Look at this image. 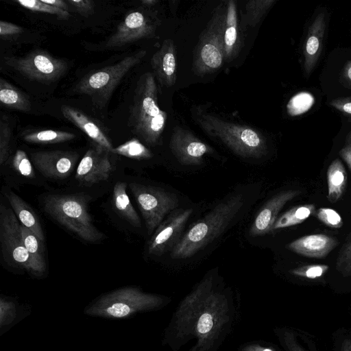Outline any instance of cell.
<instances>
[{
  "label": "cell",
  "mask_w": 351,
  "mask_h": 351,
  "mask_svg": "<svg viewBox=\"0 0 351 351\" xmlns=\"http://www.w3.org/2000/svg\"><path fill=\"white\" fill-rule=\"evenodd\" d=\"M0 101L15 110L28 112L31 109L29 97L3 78L0 79Z\"/></svg>",
  "instance_id": "29"
},
{
  "label": "cell",
  "mask_w": 351,
  "mask_h": 351,
  "mask_svg": "<svg viewBox=\"0 0 351 351\" xmlns=\"http://www.w3.org/2000/svg\"><path fill=\"white\" fill-rule=\"evenodd\" d=\"M2 192L20 223L31 230L44 243L45 235L40 221L32 208L10 189L3 187Z\"/></svg>",
  "instance_id": "23"
},
{
  "label": "cell",
  "mask_w": 351,
  "mask_h": 351,
  "mask_svg": "<svg viewBox=\"0 0 351 351\" xmlns=\"http://www.w3.org/2000/svg\"><path fill=\"white\" fill-rule=\"evenodd\" d=\"M63 116L91 138L96 145L112 153L113 146L98 124L79 110L66 105L60 108Z\"/></svg>",
  "instance_id": "22"
},
{
  "label": "cell",
  "mask_w": 351,
  "mask_h": 351,
  "mask_svg": "<svg viewBox=\"0 0 351 351\" xmlns=\"http://www.w3.org/2000/svg\"><path fill=\"white\" fill-rule=\"evenodd\" d=\"M348 312H349V314L351 315V304L350 305V306L348 308Z\"/></svg>",
  "instance_id": "50"
},
{
  "label": "cell",
  "mask_w": 351,
  "mask_h": 351,
  "mask_svg": "<svg viewBox=\"0 0 351 351\" xmlns=\"http://www.w3.org/2000/svg\"><path fill=\"white\" fill-rule=\"evenodd\" d=\"M244 204L241 194H234L217 204L204 217L191 225L171 252L173 259L193 256L217 238L241 210Z\"/></svg>",
  "instance_id": "2"
},
{
  "label": "cell",
  "mask_w": 351,
  "mask_h": 351,
  "mask_svg": "<svg viewBox=\"0 0 351 351\" xmlns=\"http://www.w3.org/2000/svg\"><path fill=\"white\" fill-rule=\"evenodd\" d=\"M167 114L158 103L154 75L147 72L137 82L129 117L132 132L147 145L156 146L160 141Z\"/></svg>",
  "instance_id": "4"
},
{
  "label": "cell",
  "mask_w": 351,
  "mask_h": 351,
  "mask_svg": "<svg viewBox=\"0 0 351 351\" xmlns=\"http://www.w3.org/2000/svg\"><path fill=\"white\" fill-rule=\"evenodd\" d=\"M273 332L284 351H321L315 335L302 328L278 326Z\"/></svg>",
  "instance_id": "21"
},
{
  "label": "cell",
  "mask_w": 351,
  "mask_h": 351,
  "mask_svg": "<svg viewBox=\"0 0 351 351\" xmlns=\"http://www.w3.org/2000/svg\"><path fill=\"white\" fill-rule=\"evenodd\" d=\"M276 1L275 0L247 1L245 7V13L241 21L242 25L255 27Z\"/></svg>",
  "instance_id": "32"
},
{
  "label": "cell",
  "mask_w": 351,
  "mask_h": 351,
  "mask_svg": "<svg viewBox=\"0 0 351 351\" xmlns=\"http://www.w3.org/2000/svg\"><path fill=\"white\" fill-rule=\"evenodd\" d=\"M237 351H284V350L270 341L252 340L241 344Z\"/></svg>",
  "instance_id": "41"
},
{
  "label": "cell",
  "mask_w": 351,
  "mask_h": 351,
  "mask_svg": "<svg viewBox=\"0 0 351 351\" xmlns=\"http://www.w3.org/2000/svg\"><path fill=\"white\" fill-rule=\"evenodd\" d=\"M20 230L24 245L33 264L36 276H42L47 268L43 250L44 244L31 230L21 223Z\"/></svg>",
  "instance_id": "28"
},
{
  "label": "cell",
  "mask_w": 351,
  "mask_h": 351,
  "mask_svg": "<svg viewBox=\"0 0 351 351\" xmlns=\"http://www.w3.org/2000/svg\"><path fill=\"white\" fill-rule=\"evenodd\" d=\"M151 65L159 83L166 87L173 86L176 81V51L173 40L163 41L160 49L151 58Z\"/></svg>",
  "instance_id": "19"
},
{
  "label": "cell",
  "mask_w": 351,
  "mask_h": 351,
  "mask_svg": "<svg viewBox=\"0 0 351 351\" xmlns=\"http://www.w3.org/2000/svg\"><path fill=\"white\" fill-rule=\"evenodd\" d=\"M5 61L27 78L44 84L56 82L68 69L65 60L38 49L23 56L8 58Z\"/></svg>",
  "instance_id": "11"
},
{
  "label": "cell",
  "mask_w": 351,
  "mask_h": 351,
  "mask_svg": "<svg viewBox=\"0 0 351 351\" xmlns=\"http://www.w3.org/2000/svg\"><path fill=\"white\" fill-rule=\"evenodd\" d=\"M67 3L81 15L87 16L94 12L95 2L91 0H67Z\"/></svg>",
  "instance_id": "42"
},
{
  "label": "cell",
  "mask_w": 351,
  "mask_h": 351,
  "mask_svg": "<svg viewBox=\"0 0 351 351\" xmlns=\"http://www.w3.org/2000/svg\"><path fill=\"white\" fill-rule=\"evenodd\" d=\"M0 243L3 257L9 265L36 276L23 241L20 222L12 209L2 203L0 205Z\"/></svg>",
  "instance_id": "10"
},
{
  "label": "cell",
  "mask_w": 351,
  "mask_h": 351,
  "mask_svg": "<svg viewBox=\"0 0 351 351\" xmlns=\"http://www.w3.org/2000/svg\"><path fill=\"white\" fill-rule=\"evenodd\" d=\"M328 200L334 204L338 202L345 193L347 186V172L339 158L335 159L327 169Z\"/></svg>",
  "instance_id": "27"
},
{
  "label": "cell",
  "mask_w": 351,
  "mask_h": 351,
  "mask_svg": "<svg viewBox=\"0 0 351 351\" xmlns=\"http://www.w3.org/2000/svg\"><path fill=\"white\" fill-rule=\"evenodd\" d=\"M141 3L143 5L151 6V5H153L156 4V3H158V1H156V0H143V1H141Z\"/></svg>",
  "instance_id": "48"
},
{
  "label": "cell",
  "mask_w": 351,
  "mask_h": 351,
  "mask_svg": "<svg viewBox=\"0 0 351 351\" xmlns=\"http://www.w3.org/2000/svg\"><path fill=\"white\" fill-rule=\"evenodd\" d=\"M194 115L206 134L221 141L235 154L245 158H260L266 154L267 141L256 129L224 120L212 113L199 111Z\"/></svg>",
  "instance_id": "5"
},
{
  "label": "cell",
  "mask_w": 351,
  "mask_h": 351,
  "mask_svg": "<svg viewBox=\"0 0 351 351\" xmlns=\"http://www.w3.org/2000/svg\"><path fill=\"white\" fill-rule=\"evenodd\" d=\"M192 213V208H179L171 212L149 239L147 245L149 254L160 256L171 247L173 249Z\"/></svg>",
  "instance_id": "13"
},
{
  "label": "cell",
  "mask_w": 351,
  "mask_h": 351,
  "mask_svg": "<svg viewBox=\"0 0 351 351\" xmlns=\"http://www.w3.org/2000/svg\"><path fill=\"white\" fill-rule=\"evenodd\" d=\"M329 270L328 265L311 264L293 268L289 270V274L304 281L325 283V277Z\"/></svg>",
  "instance_id": "33"
},
{
  "label": "cell",
  "mask_w": 351,
  "mask_h": 351,
  "mask_svg": "<svg viewBox=\"0 0 351 351\" xmlns=\"http://www.w3.org/2000/svg\"><path fill=\"white\" fill-rule=\"evenodd\" d=\"M109 154L97 145L88 149L78 164L75 179L87 186L107 180L112 171Z\"/></svg>",
  "instance_id": "16"
},
{
  "label": "cell",
  "mask_w": 351,
  "mask_h": 351,
  "mask_svg": "<svg viewBox=\"0 0 351 351\" xmlns=\"http://www.w3.org/2000/svg\"><path fill=\"white\" fill-rule=\"evenodd\" d=\"M86 194H50L43 200L45 212L81 239L95 243L105 237L93 222Z\"/></svg>",
  "instance_id": "6"
},
{
  "label": "cell",
  "mask_w": 351,
  "mask_h": 351,
  "mask_svg": "<svg viewBox=\"0 0 351 351\" xmlns=\"http://www.w3.org/2000/svg\"><path fill=\"white\" fill-rule=\"evenodd\" d=\"M127 184L117 182L113 188L112 203L117 214L134 228H141V221L126 192Z\"/></svg>",
  "instance_id": "26"
},
{
  "label": "cell",
  "mask_w": 351,
  "mask_h": 351,
  "mask_svg": "<svg viewBox=\"0 0 351 351\" xmlns=\"http://www.w3.org/2000/svg\"><path fill=\"white\" fill-rule=\"evenodd\" d=\"M11 127L7 117L2 116L0 121V164L2 165L8 159L11 139Z\"/></svg>",
  "instance_id": "39"
},
{
  "label": "cell",
  "mask_w": 351,
  "mask_h": 351,
  "mask_svg": "<svg viewBox=\"0 0 351 351\" xmlns=\"http://www.w3.org/2000/svg\"><path fill=\"white\" fill-rule=\"evenodd\" d=\"M298 189L282 191L270 198L256 215L249 234L251 236H262L272 232V228L278 213L289 201L301 194Z\"/></svg>",
  "instance_id": "18"
},
{
  "label": "cell",
  "mask_w": 351,
  "mask_h": 351,
  "mask_svg": "<svg viewBox=\"0 0 351 351\" xmlns=\"http://www.w3.org/2000/svg\"><path fill=\"white\" fill-rule=\"evenodd\" d=\"M23 30V27L21 26L5 21H0V36L1 38H9L19 35Z\"/></svg>",
  "instance_id": "43"
},
{
  "label": "cell",
  "mask_w": 351,
  "mask_h": 351,
  "mask_svg": "<svg viewBox=\"0 0 351 351\" xmlns=\"http://www.w3.org/2000/svg\"><path fill=\"white\" fill-rule=\"evenodd\" d=\"M341 77L342 83L351 88V61L348 62L344 65Z\"/></svg>",
  "instance_id": "45"
},
{
  "label": "cell",
  "mask_w": 351,
  "mask_h": 351,
  "mask_svg": "<svg viewBox=\"0 0 351 351\" xmlns=\"http://www.w3.org/2000/svg\"><path fill=\"white\" fill-rule=\"evenodd\" d=\"M332 351H351V328L340 327L331 335Z\"/></svg>",
  "instance_id": "38"
},
{
  "label": "cell",
  "mask_w": 351,
  "mask_h": 351,
  "mask_svg": "<svg viewBox=\"0 0 351 351\" xmlns=\"http://www.w3.org/2000/svg\"></svg>",
  "instance_id": "51"
},
{
  "label": "cell",
  "mask_w": 351,
  "mask_h": 351,
  "mask_svg": "<svg viewBox=\"0 0 351 351\" xmlns=\"http://www.w3.org/2000/svg\"><path fill=\"white\" fill-rule=\"evenodd\" d=\"M239 297L206 276L177 306L165 328L162 344L179 351L195 341L189 351H218L241 319Z\"/></svg>",
  "instance_id": "1"
},
{
  "label": "cell",
  "mask_w": 351,
  "mask_h": 351,
  "mask_svg": "<svg viewBox=\"0 0 351 351\" xmlns=\"http://www.w3.org/2000/svg\"><path fill=\"white\" fill-rule=\"evenodd\" d=\"M75 137L73 133L66 131L43 130L25 132L21 138L29 143L55 144L69 141Z\"/></svg>",
  "instance_id": "31"
},
{
  "label": "cell",
  "mask_w": 351,
  "mask_h": 351,
  "mask_svg": "<svg viewBox=\"0 0 351 351\" xmlns=\"http://www.w3.org/2000/svg\"><path fill=\"white\" fill-rule=\"evenodd\" d=\"M336 238L324 234H312L300 237L287 245V248L300 256L324 258L337 245Z\"/></svg>",
  "instance_id": "20"
},
{
  "label": "cell",
  "mask_w": 351,
  "mask_h": 351,
  "mask_svg": "<svg viewBox=\"0 0 351 351\" xmlns=\"http://www.w3.org/2000/svg\"><path fill=\"white\" fill-rule=\"evenodd\" d=\"M129 187L149 234H152L164 218L178 206L179 199L176 195L163 189L136 182H131Z\"/></svg>",
  "instance_id": "9"
},
{
  "label": "cell",
  "mask_w": 351,
  "mask_h": 351,
  "mask_svg": "<svg viewBox=\"0 0 351 351\" xmlns=\"http://www.w3.org/2000/svg\"><path fill=\"white\" fill-rule=\"evenodd\" d=\"M146 53V51L140 50L116 64L86 75L75 86V92L89 95L95 104H105L121 80L142 60Z\"/></svg>",
  "instance_id": "7"
},
{
  "label": "cell",
  "mask_w": 351,
  "mask_h": 351,
  "mask_svg": "<svg viewBox=\"0 0 351 351\" xmlns=\"http://www.w3.org/2000/svg\"><path fill=\"white\" fill-rule=\"evenodd\" d=\"M45 3L51 5L57 8L68 11L69 12V4L66 1L63 0H42Z\"/></svg>",
  "instance_id": "47"
},
{
  "label": "cell",
  "mask_w": 351,
  "mask_h": 351,
  "mask_svg": "<svg viewBox=\"0 0 351 351\" xmlns=\"http://www.w3.org/2000/svg\"><path fill=\"white\" fill-rule=\"evenodd\" d=\"M32 165L23 150L18 149L16 152L12 160V167L16 173L27 178H34L35 172Z\"/></svg>",
  "instance_id": "37"
},
{
  "label": "cell",
  "mask_w": 351,
  "mask_h": 351,
  "mask_svg": "<svg viewBox=\"0 0 351 351\" xmlns=\"http://www.w3.org/2000/svg\"><path fill=\"white\" fill-rule=\"evenodd\" d=\"M171 301L169 296L145 292L137 287H125L97 297L85 307L84 313L105 319H127L161 310Z\"/></svg>",
  "instance_id": "3"
},
{
  "label": "cell",
  "mask_w": 351,
  "mask_h": 351,
  "mask_svg": "<svg viewBox=\"0 0 351 351\" xmlns=\"http://www.w3.org/2000/svg\"><path fill=\"white\" fill-rule=\"evenodd\" d=\"M169 147L177 161L187 166L201 165L204 155L213 152L210 146L180 126L173 128Z\"/></svg>",
  "instance_id": "14"
},
{
  "label": "cell",
  "mask_w": 351,
  "mask_h": 351,
  "mask_svg": "<svg viewBox=\"0 0 351 351\" xmlns=\"http://www.w3.org/2000/svg\"><path fill=\"white\" fill-rule=\"evenodd\" d=\"M335 269L341 278L344 279L351 278V232L339 252Z\"/></svg>",
  "instance_id": "35"
},
{
  "label": "cell",
  "mask_w": 351,
  "mask_h": 351,
  "mask_svg": "<svg viewBox=\"0 0 351 351\" xmlns=\"http://www.w3.org/2000/svg\"><path fill=\"white\" fill-rule=\"evenodd\" d=\"M159 24L158 19L149 10L130 12L108 39L106 46L109 48L119 47L143 38H151Z\"/></svg>",
  "instance_id": "12"
},
{
  "label": "cell",
  "mask_w": 351,
  "mask_h": 351,
  "mask_svg": "<svg viewBox=\"0 0 351 351\" xmlns=\"http://www.w3.org/2000/svg\"><path fill=\"white\" fill-rule=\"evenodd\" d=\"M329 105L341 113L351 117V97L334 99L329 102Z\"/></svg>",
  "instance_id": "44"
},
{
  "label": "cell",
  "mask_w": 351,
  "mask_h": 351,
  "mask_svg": "<svg viewBox=\"0 0 351 351\" xmlns=\"http://www.w3.org/2000/svg\"><path fill=\"white\" fill-rule=\"evenodd\" d=\"M29 307L16 298L1 295L0 297V335H3L25 317Z\"/></svg>",
  "instance_id": "25"
},
{
  "label": "cell",
  "mask_w": 351,
  "mask_h": 351,
  "mask_svg": "<svg viewBox=\"0 0 351 351\" xmlns=\"http://www.w3.org/2000/svg\"><path fill=\"white\" fill-rule=\"evenodd\" d=\"M226 12L223 7H219L199 36L193 59V71L197 75L215 72L224 62Z\"/></svg>",
  "instance_id": "8"
},
{
  "label": "cell",
  "mask_w": 351,
  "mask_h": 351,
  "mask_svg": "<svg viewBox=\"0 0 351 351\" xmlns=\"http://www.w3.org/2000/svg\"><path fill=\"white\" fill-rule=\"evenodd\" d=\"M30 156L33 165L43 176L54 180L67 178L78 158L76 152L62 150L35 152Z\"/></svg>",
  "instance_id": "15"
},
{
  "label": "cell",
  "mask_w": 351,
  "mask_h": 351,
  "mask_svg": "<svg viewBox=\"0 0 351 351\" xmlns=\"http://www.w3.org/2000/svg\"><path fill=\"white\" fill-rule=\"evenodd\" d=\"M15 2L29 10L53 14L60 19L66 20L70 16V14L68 11H65L45 3L42 0H18L15 1Z\"/></svg>",
  "instance_id": "36"
},
{
  "label": "cell",
  "mask_w": 351,
  "mask_h": 351,
  "mask_svg": "<svg viewBox=\"0 0 351 351\" xmlns=\"http://www.w3.org/2000/svg\"><path fill=\"white\" fill-rule=\"evenodd\" d=\"M315 213L314 204L294 206L277 218L273 226L272 232L302 223Z\"/></svg>",
  "instance_id": "30"
},
{
  "label": "cell",
  "mask_w": 351,
  "mask_h": 351,
  "mask_svg": "<svg viewBox=\"0 0 351 351\" xmlns=\"http://www.w3.org/2000/svg\"><path fill=\"white\" fill-rule=\"evenodd\" d=\"M112 153L138 160L149 159L153 156L152 152L136 138L114 147Z\"/></svg>",
  "instance_id": "34"
},
{
  "label": "cell",
  "mask_w": 351,
  "mask_h": 351,
  "mask_svg": "<svg viewBox=\"0 0 351 351\" xmlns=\"http://www.w3.org/2000/svg\"><path fill=\"white\" fill-rule=\"evenodd\" d=\"M346 145H351V132L347 136Z\"/></svg>",
  "instance_id": "49"
},
{
  "label": "cell",
  "mask_w": 351,
  "mask_h": 351,
  "mask_svg": "<svg viewBox=\"0 0 351 351\" xmlns=\"http://www.w3.org/2000/svg\"><path fill=\"white\" fill-rule=\"evenodd\" d=\"M326 23V12H319L313 17L307 30L302 49V66L307 77L314 70L322 54Z\"/></svg>",
  "instance_id": "17"
},
{
  "label": "cell",
  "mask_w": 351,
  "mask_h": 351,
  "mask_svg": "<svg viewBox=\"0 0 351 351\" xmlns=\"http://www.w3.org/2000/svg\"><path fill=\"white\" fill-rule=\"evenodd\" d=\"M240 40L236 1H229L226 7L223 30L224 61L234 59L239 53Z\"/></svg>",
  "instance_id": "24"
},
{
  "label": "cell",
  "mask_w": 351,
  "mask_h": 351,
  "mask_svg": "<svg viewBox=\"0 0 351 351\" xmlns=\"http://www.w3.org/2000/svg\"><path fill=\"white\" fill-rule=\"evenodd\" d=\"M314 215L320 221L331 228H341L343 224L341 215L330 208H319L315 210Z\"/></svg>",
  "instance_id": "40"
},
{
  "label": "cell",
  "mask_w": 351,
  "mask_h": 351,
  "mask_svg": "<svg viewBox=\"0 0 351 351\" xmlns=\"http://www.w3.org/2000/svg\"><path fill=\"white\" fill-rule=\"evenodd\" d=\"M339 153L351 170V145H345Z\"/></svg>",
  "instance_id": "46"
}]
</instances>
